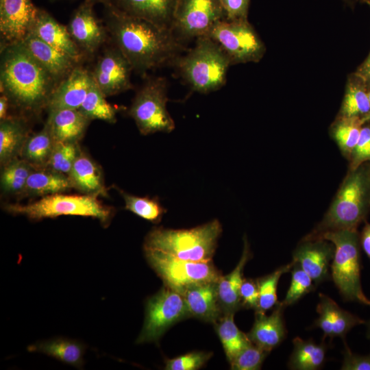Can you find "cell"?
Listing matches in <instances>:
<instances>
[{"label": "cell", "mask_w": 370, "mask_h": 370, "mask_svg": "<svg viewBox=\"0 0 370 370\" xmlns=\"http://www.w3.org/2000/svg\"><path fill=\"white\" fill-rule=\"evenodd\" d=\"M367 91H368L369 99V101H370V84H367ZM367 123H370V114L369 115V116L367 118Z\"/></svg>", "instance_id": "f5cc1de1"}, {"label": "cell", "mask_w": 370, "mask_h": 370, "mask_svg": "<svg viewBox=\"0 0 370 370\" xmlns=\"http://www.w3.org/2000/svg\"><path fill=\"white\" fill-rule=\"evenodd\" d=\"M367 337L368 339L370 340V320L367 323Z\"/></svg>", "instance_id": "816d5d0a"}, {"label": "cell", "mask_w": 370, "mask_h": 370, "mask_svg": "<svg viewBox=\"0 0 370 370\" xmlns=\"http://www.w3.org/2000/svg\"><path fill=\"white\" fill-rule=\"evenodd\" d=\"M212 353L195 351L165 361L166 370H197L212 357Z\"/></svg>", "instance_id": "b9f144b4"}, {"label": "cell", "mask_w": 370, "mask_h": 370, "mask_svg": "<svg viewBox=\"0 0 370 370\" xmlns=\"http://www.w3.org/2000/svg\"><path fill=\"white\" fill-rule=\"evenodd\" d=\"M349 161V169L354 170L370 161V123H365L360 132Z\"/></svg>", "instance_id": "7bdbcfd3"}, {"label": "cell", "mask_w": 370, "mask_h": 370, "mask_svg": "<svg viewBox=\"0 0 370 370\" xmlns=\"http://www.w3.org/2000/svg\"><path fill=\"white\" fill-rule=\"evenodd\" d=\"M91 72L76 66L53 90L47 108L48 112L62 109H79L91 87Z\"/></svg>", "instance_id": "e0dca14e"}, {"label": "cell", "mask_w": 370, "mask_h": 370, "mask_svg": "<svg viewBox=\"0 0 370 370\" xmlns=\"http://www.w3.org/2000/svg\"><path fill=\"white\" fill-rule=\"evenodd\" d=\"M21 42L58 84L79 65L71 57L30 32Z\"/></svg>", "instance_id": "44dd1931"}, {"label": "cell", "mask_w": 370, "mask_h": 370, "mask_svg": "<svg viewBox=\"0 0 370 370\" xmlns=\"http://www.w3.org/2000/svg\"><path fill=\"white\" fill-rule=\"evenodd\" d=\"M178 0H115L112 3L123 12L171 30Z\"/></svg>", "instance_id": "603a6c76"}, {"label": "cell", "mask_w": 370, "mask_h": 370, "mask_svg": "<svg viewBox=\"0 0 370 370\" xmlns=\"http://www.w3.org/2000/svg\"><path fill=\"white\" fill-rule=\"evenodd\" d=\"M366 2H367V3L369 5V6H370V0H367Z\"/></svg>", "instance_id": "11a10c76"}, {"label": "cell", "mask_w": 370, "mask_h": 370, "mask_svg": "<svg viewBox=\"0 0 370 370\" xmlns=\"http://www.w3.org/2000/svg\"><path fill=\"white\" fill-rule=\"evenodd\" d=\"M167 84L163 77L147 79L136 92L128 114L143 135L169 133L175 122L166 109Z\"/></svg>", "instance_id": "ba28073f"}, {"label": "cell", "mask_w": 370, "mask_h": 370, "mask_svg": "<svg viewBox=\"0 0 370 370\" xmlns=\"http://www.w3.org/2000/svg\"><path fill=\"white\" fill-rule=\"evenodd\" d=\"M251 258V254L246 237L241 258L232 271L221 275L217 281V293L223 314L235 313L243 308L240 297V288L243 280V269Z\"/></svg>", "instance_id": "484cf974"}, {"label": "cell", "mask_w": 370, "mask_h": 370, "mask_svg": "<svg viewBox=\"0 0 370 370\" xmlns=\"http://www.w3.org/2000/svg\"><path fill=\"white\" fill-rule=\"evenodd\" d=\"M90 121L78 109L49 111L46 121L56 142L63 143H78Z\"/></svg>", "instance_id": "d4e9b609"}, {"label": "cell", "mask_w": 370, "mask_h": 370, "mask_svg": "<svg viewBox=\"0 0 370 370\" xmlns=\"http://www.w3.org/2000/svg\"><path fill=\"white\" fill-rule=\"evenodd\" d=\"M146 259L164 285L182 295L189 288L217 282L222 275L212 260L195 262L177 258L160 251L144 248Z\"/></svg>", "instance_id": "9c48e42d"}, {"label": "cell", "mask_w": 370, "mask_h": 370, "mask_svg": "<svg viewBox=\"0 0 370 370\" xmlns=\"http://www.w3.org/2000/svg\"><path fill=\"white\" fill-rule=\"evenodd\" d=\"M95 3L84 1L72 14L67 28L80 50L87 55L94 54L105 42L107 29L97 18Z\"/></svg>", "instance_id": "5bb4252c"}, {"label": "cell", "mask_w": 370, "mask_h": 370, "mask_svg": "<svg viewBox=\"0 0 370 370\" xmlns=\"http://www.w3.org/2000/svg\"><path fill=\"white\" fill-rule=\"evenodd\" d=\"M73 188L84 195H107L103 173L99 166L80 149L68 174Z\"/></svg>", "instance_id": "cb8c5ba5"}, {"label": "cell", "mask_w": 370, "mask_h": 370, "mask_svg": "<svg viewBox=\"0 0 370 370\" xmlns=\"http://www.w3.org/2000/svg\"><path fill=\"white\" fill-rule=\"evenodd\" d=\"M370 114V101L365 80L356 73L347 80L343 100L337 116L356 117L367 123Z\"/></svg>", "instance_id": "f1b7e54d"}, {"label": "cell", "mask_w": 370, "mask_h": 370, "mask_svg": "<svg viewBox=\"0 0 370 370\" xmlns=\"http://www.w3.org/2000/svg\"><path fill=\"white\" fill-rule=\"evenodd\" d=\"M284 306L279 302L270 315L255 311V319L251 330L247 334L251 343L270 352L278 347L286 336L283 316Z\"/></svg>", "instance_id": "d6986e66"}, {"label": "cell", "mask_w": 370, "mask_h": 370, "mask_svg": "<svg viewBox=\"0 0 370 370\" xmlns=\"http://www.w3.org/2000/svg\"><path fill=\"white\" fill-rule=\"evenodd\" d=\"M221 233L222 227L217 219L190 229L154 227L147 235L144 248L185 260L210 261Z\"/></svg>", "instance_id": "5b68a950"}, {"label": "cell", "mask_w": 370, "mask_h": 370, "mask_svg": "<svg viewBox=\"0 0 370 370\" xmlns=\"http://www.w3.org/2000/svg\"><path fill=\"white\" fill-rule=\"evenodd\" d=\"M342 370H370V354L360 356L353 353L345 344Z\"/></svg>", "instance_id": "bcb514c9"}, {"label": "cell", "mask_w": 370, "mask_h": 370, "mask_svg": "<svg viewBox=\"0 0 370 370\" xmlns=\"http://www.w3.org/2000/svg\"><path fill=\"white\" fill-rule=\"evenodd\" d=\"M240 297L243 308L258 309L259 290L256 279L243 278L240 288Z\"/></svg>", "instance_id": "ee69618b"}, {"label": "cell", "mask_w": 370, "mask_h": 370, "mask_svg": "<svg viewBox=\"0 0 370 370\" xmlns=\"http://www.w3.org/2000/svg\"><path fill=\"white\" fill-rule=\"evenodd\" d=\"M106 98L93 80L78 110L90 120L97 119L114 123L116 121V114L118 109L110 104Z\"/></svg>", "instance_id": "d590c367"}, {"label": "cell", "mask_w": 370, "mask_h": 370, "mask_svg": "<svg viewBox=\"0 0 370 370\" xmlns=\"http://www.w3.org/2000/svg\"><path fill=\"white\" fill-rule=\"evenodd\" d=\"M269 352L251 343L241 350L230 362L232 370H258Z\"/></svg>", "instance_id": "60d3db41"}, {"label": "cell", "mask_w": 370, "mask_h": 370, "mask_svg": "<svg viewBox=\"0 0 370 370\" xmlns=\"http://www.w3.org/2000/svg\"><path fill=\"white\" fill-rule=\"evenodd\" d=\"M367 164H368L369 169V171H370V161L368 162Z\"/></svg>", "instance_id": "db71d44e"}, {"label": "cell", "mask_w": 370, "mask_h": 370, "mask_svg": "<svg viewBox=\"0 0 370 370\" xmlns=\"http://www.w3.org/2000/svg\"><path fill=\"white\" fill-rule=\"evenodd\" d=\"M84 1H88L93 3H102L103 5H107L109 3H112L115 0H84Z\"/></svg>", "instance_id": "f907efd6"}, {"label": "cell", "mask_w": 370, "mask_h": 370, "mask_svg": "<svg viewBox=\"0 0 370 370\" xmlns=\"http://www.w3.org/2000/svg\"><path fill=\"white\" fill-rule=\"evenodd\" d=\"M80 149L78 143L56 142L45 169L68 175Z\"/></svg>", "instance_id": "f35d334b"}, {"label": "cell", "mask_w": 370, "mask_h": 370, "mask_svg": "<svg viewBox=\"0 0 370 370\" xmlns=\"http://www.w3.org/2000/svg\"><path fill=\"white\" fill-rule=\"evenodd\" d=\"M365 123L360 118L337 116L330 127V136L347 160L356 145L360 130Z\"/></svg>", "instance_id": "836d02e7"}, {"label": "cell", "mask_w": 370, "mask_h": 370, "mask_svg": "<svg viewBox=\"0 0 370 370\" xmlns=\"http://www.w3.org/2000/svg\"><path fill=\"white\" fill-rule=\"evenodd\" d=\"M0 85L11 105L37 114L47 108L58 84L21 41L1 45Z\"/></svg>", "instance_id": "7a4b0ae2"}, {"label": "cell", "mask_w": 370, "mask_h": 370, "mask_svg": "<svg viewBox=\"0 0 370 370\" xmlns=\"http://www.w3.org/2000/svg\"><path fill=\"white\" fill-rule=\"evenodd\" d=\"M4 209L12 214L25 215L32 220L55 218L62 215L90 217L108 225L113 208L103 205L97 197L56 193L42 197L27 204H7Z\"/></svg>", "instance_id": "52a82bcc"}, {"label": "cell", "mask_w": 370, "mask_h": 370, "mask_svg": "<svg viewBox=\"0 0 370 370\" xmlns=\"http://www.w3.org/2000/svg\"><path fill=\"white\" fill-rule=\"evenodd\" d=\"M291 281L282 304L286 308L297 303L317 286L312 278L297 264L293 262L291 269Z\"/></svg>", "instance_id": "ab89813d"}, {"label": "cell", "mask_w": 370, "mask_h": 370, "mask_svg": "<svg viewBox=\"0 0 370 370\" xmlns=\"http://www.w3.org/2000/svg\"><path fill=\"white\" fill-rule=\"evenodd\" d=\"M334 245L323 238H303L293 253V260L312 278L316 286L331 278Z\"/></svg>", "instance_id": "2e32d148"}, {"label": "cell", "mask_w": 370, "mask_h": 370, "mask_svg": "<svg viewBox=\"0 0 370 370\" xmlns=\"http://www.w3.org/2000/svg\"><path fill=\"white\" fill-rule=\"evenodd\" d=\"M182 295L191 317L214 325L223 314L217 293V282L192 286Z\"/></svg>", "instance_id": "7402d4cb"}, {"label": "cell", "mask_w": 370, "mask_h": 370, "mask_svg": "<svg viewBox=\"0 0 370 370\" xmlns=\"http://www.w3.org/2000/svg\"><path fill=\"white\" fill-rule=\"evenodd\" d=\"M28 127L20 117L7 116L0 120V164L1 167L21 156L29 136Z\"/></svg>", "instance_id": "4316f807"}, {"label": "cell", "mask_w": 370, "mask_h": 370, "mask_svg": "<svg viewBox=\"0 0 370 370\" xmlns=\"http://www.w3.org/2000/svg\"><path fill=\"white\" fill-rule=\"evenodd\" d=\"M73 188L68 175L48 169H35L29 175L21 196L45 197Z\"/></svg>", "instance_id": "83f0119b"}, {"label": "cell", "mask_w": 370, "mask_h": 370, "mask_svg": "<svg viewBox=\"0 0 370 370\" xmlns=\"http://www.w3.org/2000/svg\"><path fill=\"white\" fill-rule=\"evenodd\" d=\"M9 104L10 103L8 97L5 95L1 93L0 97V120L3 119L8 116L7 111Z\"/></svg>", "instance_id": "681fc988"}, {"label": "cell", "mask_w": 370, "mask_h": 370, "mask_svg": "<svg viewBox=\"0 0 370 370\" xmlns=\"http://www.w3.org/2000/svg\"><path fill=\"white\" fill-rule=\"evenodd\" d=\"M132 71L127 59L114 45L100 56L91 74L99 89L108 97L133 88Z\"/></svg>", "instance_id": "4fadbf2b"}, {"label": "cell", "mask_w": 370, "mask_h": 370, "mask_svg": "<svg viewBox=\"0 0 370 370\" xmlns=\"http://www.w3.org/2000/svg\"><path fill=\"white\" fill-rule=\"evenodd\" d=\"M38 9L31 0H0L1 45L22 41L30 32Z\"/></svg>", "instance_id": "9a60e30c"}, {"label": "cell", "mask_w": 370, "mask_h": 370, "mask_svg": "<svg viewBox=\"0 0 370 370\" xmlns=\"http://www.w3.org/2000/svg\"><path fill=\"white\" fill-rule=\"evenodd\" d=\"M55 143L46 122L41 130L28 136L20 157L36 169L45 168Z\"/></svg>", "instance_id": "4dcf8cb0"}, {"label": "cell", "mask_w": 370, "mask_h": 370, "mask_svg": "<svg viewBox=\"0 0 370 370\" xmlns=\"http://www.w3.org/2000/svg\"><path fill=\"white\" fill-rule=\"evenodd\" d=\"M206 36L221 47L232 65L258 62L266 51L264 44L247 19L220 21Z\"/></svg>", "instance_id": "30bf717a"}, {"label": "cell", "mask_w": 370, "mask_h": 370, "mask_svg": "<svg viewBox=\"0 0 370 370\" xmlns=\"http://www.w3.org/2000/svg\"><path fill=\"white\" fill-rule=\"evenodd\" d=\"M234 314H223L214 324L229 363L241 350L252 343L247 334L241 331L235 324Z\"/></svg>", "instance_id": "d6a6232c"}, {"label": "cell", "mask_w": 370, "mask_h": 370, "mask_svg": "<svg viewBox=\"0 0 370 370\" xmlns=\"http://www.w3.org/2000/svg\"><path fill=\"white\" fill-rule=\"evenodd\" d=\"M370 212V171L367 162L348 170L322 221L304 238L341 230H357Z\"/></svg>", "instance_id": "3957f363"}, {"label": "cell", "mask_w": 370, "mask_h": 370, "mask_svg": "<svg viewBox=\"0 0 370 370\" xmlns=\"http://www.w3.org/2000/svg\"><path fill=\"white\" fill-rule=\"evenodd\" d=\"M356 73L361 77L366 84H370V53L365 60L358 68Z\"/></svg>", "instance_id": "c3c4849f"}, {"label": "cell", "mask_w": 370, "mask_h": 370, "mask_svg": "<svg viewBox=\"0 0 370 370\" xmlns=\"http://www.w3.org/2000/svg\"><path fill=\"white\" fill-rule=\"evenodd\" d=\"M293 344V349L288 364L289 369L317 370L323 367L328 349L324 341L317 344L312 339L304 340L295 337Z\"/></svg>", "instance_id": "f546056e"}, {"label": "cell", "mask_w": 370, "mask_h": 370, "mask_svg": "<svg viewBox=\"0 0 370 370\" xmlns=\"http://www.w3.org/2000/svg\"><path fill=\"white\" fill-rule=\"evenodd\" d=\"M224 19L226 15L219 0H178L171 31L184 45L206 36L217 22Z\"/></svg>", "instance_id": "7c38bea8"}, {"label": "cell", "mask_w": 370, "mask_h": 370, "mask_svg": "<svg viewBox=\"0 0 370 370\" xmlns=\"http://www.w3.org/2000/svg\"><path fill=\"white\" fill-rule=\"evenodd\" d=\"M103 6L108 33L138 74L145 76L150 70L173 65L187 50L171 29L130 15L113 3Z\"/></svg>", "instance_id": "6da1fadb"}, {"label": "cell", "mask_w": 370, "mask_h": 370, "mask_svg": "<svg viewBox=\"0 0 370 370\" xmlns=\"http://www.w3.org/2000/svg\"><path fill=\"white\" fill-rule=\"evenodd\" d=\"M119 190L124 199L126 210L153 223L161 221L166 210L156 197H140L127 193L122 190Z\"/></svg>", "instance_id": "8d00e7d4"}, {"label": "cell", "mask_w": 370, "mask_h": 370, "mask_svg": "<svg viewBox=\"0 0 370 370\" xmlns=\"http://www.w3.org/2000/svg\"><path fill=\"white\" fill-rule=\"evenodd\" d=\"M319 301L317 306L319 317L314 323V327L320 328L325 337L332 340L341 337L344 340L346 334L356 325L365 321L341 308L335 301L328 295L319 293Z\"/></svg>", "instance_id": "ac0fdd59"}, {"label": "cell", "mask_w": 370, "mask_h": 370, "mask_svg": "<svg viewBox=\"0 0 370 370\" xmlns=\"http://www.w3.org/2000/svg\"><path fill=\"white\" fill-rule=\"evenodd\" d=\"M229 21L247 19L250 0H219Z\"/></svg>", "instance_id": "f6af8a7d"}, {"label": "cell", "mask_w": 370, "mask_h": 370, "mask_svg": "<svg viewBox=\"0 0 370 370\" xmlns=\"http://www.w3.org/2000/svg\"><path fill=\"white\" fill-rule=\"evenodd\" d=\"M293 265V262L283 265L270 274L257 278L259 290L258 307L256 311L265 312L273 308L278 303L277 288L281 276L288 271Z\"/></svg>", "instance_id": "74e56055"}, {"label": "cell", "mask_w": 370, "mask_h": 370, "mask_svg": "<svg viewBox=\"0 0 370 370\" xmlns=\"http://www.w3.org/2000/svg\"><path fill=\"white\" fill-rule=\"evenodd\" d=\"M35 169L21 158L2 166L0 178L1 191L5 194L21 195L29 175Z\"/></svg>", "instance_id": "e575fe53"}, {"label": "cell", "mask_w": 370, "mask_h": 370, "mask_svg": "<svg viewBox=\"0 0 370 370\" xmlns=\"http://www.w3.org/2000/svg\"><path fill=\"white\" fill-rule=\"evenodd\" d=\"M189 317L184 296L164 285L147 300L145 321L136 343L157 342L169 328Z\"/></svg>", "instance_id": "8fae6325"}, {"label": "cell", "mask_w": 370, "mask_h": 370, "mask_svg": "<svg viewBox=\"0 0 370 370\" xmlns=\"http://www.w3.org/2000/svg\"><path fill=\"white\" fill-rule=\"evenodd\" d=\"M316 238L330 241L334 246L331 278L343 299L370 306L360 282L361 247L357 230L325 232Z\"/></svg>", "instance_id": "8992f818"}, {"label": "cell", "mask_w": 370, "mask_h": 370, "mask_svg": "<svg viewBox=\"0 0 370 370\" xmlns=\"http://www.w3.org/2000/svg\"><path fill=\"white\" fill-rule=\"evenodd\" d=\"M347 1H355V0H347ZM363 1H365V2L367 1V0H363Z\"/></svg>", "instance_id": "9f6ffc18"}, {"label": "cell", "mask_w": 370, "mask_h": 370, "mask_svg": "<svg viewBox=\"0 0 370 370\" xmlns=\"http://www.w3.org/2000/svg\"><path fill=\"white\" fill-rule=\"evenodd\" d=\"M360 247L370 260V223L365 221V225L359 234Z\"/></svg>", "instance_id": "7dc6e473"}, {"label": "cell", "mask_w": 370, "mask_h": 370, "mask_svg": "<svg viewBox=\"0 0 370 370\" xmlns=\"http://www.w3.org/2000/svg\"><path fill=\"white\" fill-rule=\"evenodd\" d=\"M28 350L44 353L76 367H81L84 364V347L75 341L52 339L32 345Z\"/></svg>", "instance_id": "1f68e13d"}, {"label": "cell", "mask_w": 370, "mask_h": 370, "mask_svg": "<svg viewBox=\"0 0 370 370\" xmlns=\"http://www.w3.org/2000/svg\"><path fill=\"white\" fill-rule=\"evenodd\" d=\"M30 33L67 54L78 63L83 57V53L72 39L67 26L60 23L45 10L38 9Z\"/></svg>", "instance_id": "ffe728a7"}, {"label": "cell", "mask_w": 370, "mask_h": 370, "mask_svg": "<svg viewBox=\"0 0 370 370\" xmlns=\"http://www.w3.org/2000/svg\"><path fill=\"white\" fill-rule=\"evenodd\" d=\"M231 62L221 47L208 36L195 40L193 47L180 56L174 66L182 79L195 92L208 94L226 83Z\"/></svg>", "instance_id": "277c9868"}]
</instances>
